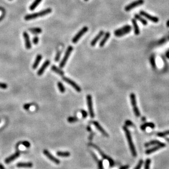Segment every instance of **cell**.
<instances>
[{"instance_id":"1","label":"cell","mask_w":169,"mask_h":169,"mask_svg":"<svg viewBox=\"0 0 169 169\" xmlns=\"http://www.w3.org/2000/svg\"><path fill=\"white\" fill-rule=\"evenodd\" d=\"M123 130H124V131L126 137H127V138L128 142L129 144V147H130V149L131 151V154H132L133 157H136L137 155V153H136V151L135 149V146H134V144L133 143L130 132L129 131V130H128V129L125 125L123 127Z\"/></svg>"},{"instance_id":"2","label":"cell","mask_w":169,"mask_h":169,"mask_svg":"<svg viewBox=\"0 0 169 169\" xmlns=\"http://www.w3.org/2000/svg\"><path fill=\"white\" fill-rule=\"evenodd\" d=\"M52 12V9L50 8H48L47 9H45L44 10H41L38 13H34V14H28L26 16H25L24 19L26 20H29L31 19H36L37 18L43 17V16L47 15L48 14H49L51 12Z\"/></svg>"},{"instance_id":"3","label":"cell","mask_w":169,"mask_h":169,"mask_svg":"<svg viewBox=\"0 0 169 169\" xmlns=\"http://www.w3.org/2000/svg\"><path fill=\"white\" fill-rule=\"evenodd\" d=\"M89 145L93 147V148H94L95 149H96V150H97V151L99 152V153L100 154V155H101L102 157L103 158V159H106L107 160H108V162H109V164L110 167L112 168V167H113V166H114V160H113L111 158L109 157V156H107V155H106L105 154H104V152H103L102 151L101 149L100 148H99V147L97 145H96V144H94V143H90L89 144Z\"/></svg>"},{"instance_id":"4","label":"cell","mask_w":169,"mask_h":169,"mask_svg":"<svg viewBox=\"0 0 169 169\" xmlns=\"http://www.w3.org/2000/svg\"><path fill=\"white\" fill-rule=\"evenodd\" d=\"M132 28L129 25H127L123 28H120L118 30H116L114 32V34L117 37H122L129 34L131 31Z\"/></svg>"},{"instance_id":"5","label":"cell","mask_w":169,"mask_h":169,"mask_svg":"<svg viewBox=\"0 0 169 169\" xmlns=\"http://www.w3.org/2000/svg\"><path fill=\"white\" fill-rule=\"evenodd\" d=\"M130 96L131 102V104H132V106H133L134 114H135V116L136 117H138L140 116L141 114H140V112H139L137 106V102H136L135 94L134 93H131Z\"/></svg>"},{"instance_id":"6","label":"cell","mask_w":169,"mask_h":169,"mask_svg":"<svg viewBox=\"0 0 169 169\" xmlns=\"http://www.w3.org/2000/svg\"><path fill=\"white\" fill-rule=\"evenodd\" d=\"M73 47L71 46V45L68 48V49H67L66 52L65 53V55H64L63 60H61L60 65H59V66H60V68H63L65 66L67 61H68V59L69 57V56H70L72 52V50H73Z\"/></svg>"},{"instance_id":"7","label":"cell","mask_w":169,"mask_h":169,"mask_svg":"<svg viewBox=\"0 0 169 169\" xmlns=\"http://www.w3.org/2000/svg\"><path fill=\"white\" fill-rule=\"evenodd\" d=\"M88 27L87 26L83 27L81 30H80L78 33L76 35L74 36V37L72 40V42H73V43H77V42L80 39V38H81V37L84 35V34L86 33L87 32H88Z\"/></svg>"},{"instance_id":"8","label":"cell","mask_w":169,"mask_h":169,"mask_svg":"<svg viewBox=\"0 0 169 169\" xmlns=\"http://www.w3.org/2000/svg\"><path fill=\"white\" fill-rule=\"evenodd\" d=\"M144 3V0H136L135 1L133 2L132 3L128 4V6L125 7V10L127 12L130 11L133 9L135 8V7H138L141 5H142Z\"/></svg>"},{"instance_id":"9","label":"cell","mask_w":169,"mask_h":169,"mask_svg":"<svg viewBox=\"0 0 169 169\" xmlns=\"http://www.w3.org/2000/svg\"><path fill=\"white\" fill-rule=\"evenodd\" d=\"M87 100L88 106V109H89V114L91 118H93L95 117L94 112L93 110V101H92V97L90 95H88L87 96Z\"/></svg>"},{"instance_id":"10","label":"cell","mask_w":169,"mask_h":169,"mask_svg":"<svg viewBox=\"0 0 169 169\" xmlns=\"http://www.w3.org/2000/svg\"><path fill=\"white\" fill-rule=\"evenodd\" d=\"M63 79L65 82H66L67 83H68V84H69V85H71V86L73 87L74 89L77 91V92L80 93V92H81V88H80V87L78 85L76 84V83H75L74 81H73L72 80H71L69 78H68L66 77H63Z\"/></svg>"},{"instance_id":"11","label":"cell","mask_w":169,"mask_h":169,"mask_svg":"<svg viewBox=\"0 0 169 169\" xmlns=\"http://www.w3.org/2000/svg\"><path fill=\"white\" fill-rule=\"evenodd\" d=\"M139 14H140V15H141L142 16H143V17H145L147 19H148L149 20L152 21V22L157 23H158V21H159V18H158V17H154V16H153L151 14H148V13L144 11L141 10V11H140V12H139Z\"/></svg>"},{"instance_id":"12","label":"cell","mask_w":169,"mask_h":169,"mask_svg":"<svg viewBox=\"0 0 169 169\" xmlns=\"http://www.w3.org/2000/svg\"><path fill=\"white\" fill-rule=\"evenodd\" d=\"M43 154L46 156L48 159L52 161V162L56 164H59L60 163V161L57 158H55V157H54L53 155L50 153L48 151L47 149H44L43 151Z\"/></svg>"},{"instance_id":"13","label":"cell","mask_w":169,"mask_h":169,"mask_svg":"<svg viewBox=\"0 0 169 169\" xmlns=\"http://www.w3.org/2000/svg\"><path fill=\"white\" fill-rule=\"evenodd\" d=\"M165 146H166V144L165 143H164L163 142H161L160 144H157L156 146L154 147L153 148L147 149V151H146V154H151V153H153L156 151H158V150H159L160 148H163V147H164Z\"/></svg>"},{"instance_id":"14","label":"cell","mask_w":169,"mask_h":169,"mask_svg":"<svg viewBox=\"0 0 169 169\" xmlns=\"http://www.w3.org/2000/svg\"><path fill=\"white\" fill-rule=\"evenodd\" d=\"M93 124H94V125L95 126V127L96 128V129L100 131V132L102 134V135L106 137H108L109 135L107 133L106 131L103 129V128L101 127V125L99 124V123L97 122V121H93Z\"/></svg>"},{"instance_id":"15","label":"cell","mask_w":169,"mask_h":169,"mask_svg":"<svg viewBox=\"0 0 169 169\" xmlns=\"http://www.w3.org/2000/svg\"><path fill=\"white\" fill-rule=\"evenodd\" d=\"M23 37H24V40H25V46H26V49H30L31 48V43L30 39V37H29V34L26 33V32H24Z\"/></svg>"},{"instance_id":"16","label":"cell","mask_w":169,"mask_h":169,"mask_svg":"<svg viewBox=\"0 0 169 169\" xmlns=\"http://www.w3.org/2000/svg\"><path fill=\"white\" fill-rule=\"evenodd\" d=\"M50 64V61L47 60L43 64L42 66L41 67V68L39 69V70L37 72V74L38 76H41L43 74L44 72L45 71V69H46L47 67Z\"/></svg>"},{"instance_id":"17","label":"cell","mask_w":169,"mask_h":169,"mask_svg":"<svg viewBox=\"0 0 169 169\" xmlns=\"http://www.w3.org/2000/svg\"><path fill=\"white\" fill-rule=\"evenodd\" d=\"M20 152L19 151L16 152L14 154L10 155L8 158H7L6 160H5V163L9 164L10 163L12 162L13 161H14L15 159H17L20 156Z\"/></svg>"},{"instance_id":"18","label":"cell","mask_w":169,"mask_h":169,"mask_svg":"<svg viewBox=\"0 0 169 169\" xmlns=\"http://www.w3.org/2000/svg\"><path fill=\"white\" fill-rule=\"evenodd\" d=\"M103 34H104L103 31H101L99 32L98 35L92 40V42H91V45H92V46H94V45H95L97 43V42L99 41V40L101 38Z\"/></svg>"},{"instance_id":"19","label":"cell","mask_w":169,"mask_h":169,"mask_svg":"<svg viewBox=\"0 0 169 169\" xmlns=\"http://www.w3.org/2000/svg\"><path fill=\"white\" fill-rule=\"evenodd\" d=\"M110 36H111V34H110V33H109V32H107V33H106L105 34H104V36L103 37V38L102 39L101 42H100V43H99V46H100V47H103L106 43L107 40L109 39Z\"/></svg>"},{"instance_id":"20","label":"cell","mask_w":169,"mask_h":169,"mask_svg":"<svg viewBox=\"0 0 169 169\" xmlns=\"http://www.w3.org/2000/svg\"><path fill=\"white\" fill-rule=\"evenodd\" d=\"M18 168H31L33 166V164L31 162L28 163H18L17 164Z\"/></svg>"},{"instance_id":"21","label":"cell","mask_w":169,"mask_h":169,"mask_svg":"<svg viewBox=\"0 0 169 169\" xmlns=\"http://www.w3.org/2000/svg\"><path fill=\"white\" fill-rule=\"evenodd\" d=\"M132 23H133V25L134 26V33L136 34V35H138L139 34V33H140V31H139V28L138 26V24L136 22V20L135 19H132Z\"/></svg>"},{"instance_id":"22","label":"cell","mask_w":169,"mask_h":169,"mask_svg":"<svg viewBox=\"0 0 169 169\" xmlns=\"http://www.w3.org/2000/svg\"><path fill=\"white\" fill-rule=\"evenodd\" d=\"M42 56L41 54H38L36 56V58L35 59V61H34V62L33 64V69H36L37 66H38L39 64L41 62V60H42Z\"/></svg>"},{"instance_id":"23","label":"cell","mask_w":169,"mask_h":169,"mask_svg":"<svg viewBox=\"0 0 169 169\" xmlns=\"http://www.w3.org/2000/svg\"><path fill=\"white\" fill-rule=\"evenodd\" d=\"M135 18L136 19V20H137L138 21H140V22L143 24V25H147V24H148V23H147V21H146V19H144L143 18H142L141 17V15H139V14H135Z\"/></svg>"},{"instance_id":"24","label":"cell","mask_w":169,"mask_h":169,"mask_svg":"<svg viewBox=\"0 0 169 169\" xmlns=\"http://www.w3.org/2000/svg\"><path fill=\"white\" fill-rule=\"evenodd\" d=\"M52 68V71H53L54 72H55V73H58V74L60 75V76H63L64 75V72L62 70H61V69H60V68H59L58 67H56L55 65H53L52 66V68Z\"/></svg>"},{"instance_id":"25","label":"cell","mask_w":169,"mask_h":169,"mask_svg":"<svg viewBox=\"0 0 169 169\" xmlns=\"http://www.w3.org/2000/svg\"><path fill=\"white\" fill-rule=\"evenodd\" d=\"M41 1L42 0H34V1L31 4L30 7H29V9L31 10H34V9H35L38 6L40 3H41Z\"/></svg>"},{"instance_id":"26","label":"cell","mask_w":169,"mask_h":169,"mask_svg":"<svg viewBox=\"0 0 169 169\" xmlns=\"http://www.w3.org/2000/svg\"><path fill=\"white\" fill-rule=\"evenodd\" d=\"M56 155H58L59 157H68L70 156V153L69 152H60V151H58L56 152Z\"/></svg>"},{"instance_id":"27","label":"cell","mask_w":169,"mask_h":169,"mask_svg":"<svg viewBox=\"0 0 169 169\" xmlns=\"http://www.w3.org/2000/svg\"><path fill=\"white\" fill-rule=\"evenodd\" d=\"M147 127H149L151 128H154L155 127V125L154 124V123H146L141 125V129L142 130H144Z\"/></svg>"},{"instance_id":"28","label":"cell","mask_w":169,"mask_h":169,"mask_svg":"<svg viewBox=\"0 0 169 169\" xmlns=\"http://www.w3.org/2000/svg\"><path fill=\"white\" fill-rule=\"evenodd\" d=\"M29 31H30L31 33L34 34H38L41 33L42 32V29L39 28H34L29 29Z\"/></svg>"},{"instance_id":"29","label":"cell","mask_w":169,"mask_h":169,"mask_svg":"<svg viewBox=\"0 0 169 169\" xmlns=\"http://www.w3.org/2000/svg\"><path fill=\"white\" fill-rule=\"evenodd\" d=\"M161 142L159 141H157V140H153V141H151L149 142H147L144 144V146L145 147H149L150 146H152V145H157V144H160Z\"/></svg>"},{"instance_id":"30","label":"cell","mask_w":169,"mask_h":169,"mask_svg":"<svg viewBox=\"0 0 169 169\" xmlns=\"http://www.w3.org/2000/svg\"><path fill=\"white\" fill-rule=\"evenodd\" d=\"M58 87L59 88V90L60 91V92H61V93H64L65 92V88L61 82H59L58 83Z\"/></svg>"},{"instance_id":"31","label":"cell","mask_w":169,"mask_h":169,"mask_svg":"<svg viewBox=\"0 0 169 169\" xmlns=\"http://www.w3.org/2000/svg\"><path fill=\"white\" fill-rule=\"evenodd\" d=\"M169 135V130H166L165 131H163V132H160L157 134V136L160 137H164L166 136Z\"/></svg>"},{"instance_id":"32","label":"cell","mask_w":169,"mask_h":169,"mask_svg":"<svg viewBox=\"0 0 169 169\" xmlns=\"http://www.w3.org/2000/svg\"><path fill=\"white\" fill-rule=\"evenodd\" d=\"M22 144V145L24 146L25 147H26V148H30V146H31L30 143L29 142L27 141H24L20 142H19V143L18 144L17 147H18L19 145V144Z\"/></svg>"},{"instance_id":"33","label":"cell","mask_w":169,"mask_h":169,"mask_svg":"<svg viewBox=\"0 0 169 169\" xmlns=\"http://www.w3.org/2000/svg\"><path fill=\"white\" fill-rule=\"evenodd\" d=\"M78 120V118L76 117H69L68 118V122L69 123H73Z\"/></svg>"},{"instance_id":"34","label":"cell","mask_w":169,"mask_h":169,"mask_svg":"<svg viewBox=\"0 0 169 169\" xmlns=\"http://www.w3.org/2000/svg\"><path fill=\"white\" fill-rule=\"evenodd\" d=\"M150 62H151L152 66L154 68H155L156 67V65H155V58L154 55H152L151 58H150Z\"/></svg>"},{"instance_id":"35","label":"cell","mask_w":169,"mask_h":169,"mask_svg":"<svg viewBox=\"0 0 169 169\" xmlns=\"http://www.w3.org/2000/svg\"><path fill=\"white\" fill-rule=\"evenodd\" d=\"M151 159H147L145 163V166H144V169H149L150 164H151Z\"/></svg>"},{"instance_id":"36","label":"cell","mask_w":169,"mask_h":169,"mask_svg":"<svg viewBox=\"0 0 169 169\" xmlns=\"http://www.w3.org/2000/svg\"><path fill=\"white\" fill-rule=\"evenodd\" d=\"M143 160H140L139 161V162L137 164V165L136 167L134 168V169H141L142 166V165H143Z\"/></svg>"},{"instance_id":"37","label":"cell","mask_w":169,"mask_h":169,"mask_svg":"<svg viewBox=\"0 0 169 169\" xmlns=\"http://www.w3.org/2000/svg\"><path fill=\"white\" fill-rule=\"evenodd\" d=\"M125 126L126 127H135L134 124H133V123L130 120H127L125 121Z\"/></svg>"},{"instance_id":"38","label":"cell","mask_w":169,"mask_h":169,"mask_svg":"<svg viewBox=\"0 0 169 169\" xmlns=\"http://www.w3.org/2000/svg\"><path fill=\"white\" fill-rule=\"evenodd\" d=\"M98 168L99 169H104L103 165V162L102 160H98Z\"/></svg>"},{"instance_id":"39","label":"cell","mask_w":169,"mask_h":169,"mask_svg":"<svg viewBox=\"0 0 169 169\" xmlns=\"http://www.w3.org/2000/svg\"><path fill=\"white\" fill-rule=\"evenodd\" d=\"M33 105V103H26L24 104V105L23 106V108L24 109L28 110L29 108H30V107H31Z\"/></svg>"},{"instance_id":"40","label":"cell","mask_w":169,"mask_h":169,"mask_svg":"<svg viewBox=\"0 0 169 169\" xmlns=\"http://www.w3.org/2000/svg\"><path fill=\"white\" fill-rule=\"evenodd\" d=\"M33 42L34 44H37L39 42V38L37 36L34 37L33 39Z\"/></svg>"},{"instance_id":"41","label":"cell","mask_w":169,"mask_h":169,"mask_svg":"<svg viewBox=\"0 0 169 169\" xmlns=\"http://www.w3.org/2000/svg\"><path fill=\"white\" fill-rule=\"evenodd\" d=\"M7 87H8V85L7 84H6V83L0 82V88H1V89H7Z\"/></svg>"},{"instance_id":"42","label":"cell","mask_w":169,"mask_h":169,"mask_svg":"<svg viewBox=\"0 0 169 169\" xmlns=\"http://www.w3.org/2000/svg\"><path fill=\"white\" fill-rule=\"evenodd\" d=\"M80 112H81V114L82 115V117L84 118H85L87 116H88V113L85 111V110H81L80 111Z\"/></svg>"},{"instance_id":"43","label":"cell","mask_w":169,"mask_h":169,"mask_svg":"<svg viewBox=\"0 0 169 169\" xmlns=\"http://www.w3.org/2000/svg\"><path fill=\"white\" fill-rule=\"evenodd\" d=\"M169 41V36L166 37V38H163V39L161 40V41L159 42V44H163V43H164L165 42H167Z\"/></svg>"},{"instance_id":"44","label":"cell","mask_w":169,"mask_h":169,"mask_svg":"<svg viewBox=\"0 0 169 169\" xmlns=\"http://www.w3.org/2000/svg\"><path fill=\"white\" fill-rule=\"evenodd\" d=\"M60 55H61V53L58 52V53L56 54V57L55 58V62H58V61L59 60V59L60 57Z\"/></svg>"},{"instance_id":"45","label":"cell","mask_w":169,"mask_h":169,"mask_svg":"<svg viewBox=\"0 0 169 169\" xmlns=\"http://www.w3.org/2000/svg\"><path fill=\"white\" fill-rule=\"evenodd\" d=\"M90 153H91V154L92 155V156H93V157L94 159V160L96 161V162H98V160H99V159H98V157H96V155H95V153H93V152H92V151L90 152Z\"/></svg>"},{"instance_id":"46","label":"cell","mask_w":169,"mask_h":169,"mask_svg":"<svg viewBox=\"0 0 169 169\" xmlns=\"http://www.w3.org/2000/svg\"><path fill=\"white\" fill-rule=\"evenodd\" d=\"M129 168V165H125V166H122V167L120 168L119 169H128Z\"/></svg>"},{"instance_id":"47","label":"cell","mask_w":169,"mask_h":169,"mask_svg":"<svg viewBox=\"0 0 169 169\" xmlns=\"http://www.w3.org/2000/svg\"><path fill=\"white\" fill-rule=\"evenodd\" d=\"M0 169H6L4 167V166L2 164H0Z\"/></svg>"},{"instance_id":"48","label":"cell","mask_w":169,"mask_h":169,"mask_svg":"<svg viewBox=\"0 0 169 169\" xmlns=\"http://www.w3.org/2000/svg\"><path fill=\"white\" fill-rule=\"evenodd\" d=\"M87 130L89 131H92V128H91V127H90L89 126H88V127L87 128Z\"/></svg>"},{"instance_id":"49","label":"cell","mask_w":169,"mask_h":169,"mask_svg":"<svg viewBox=\"0 0 169 169\" xmlns=\"http://www.w3.org/2000/svg\"><path fill=\"white\" fill-rule=\"evenodd\" d=\"M166 25H167L168 28H169V20H168V21H167V23H166Z\"/></svg>"},{"instance_id":"50","label":"cell","mask_w":169,"mask_h":169,"mask_svg":"<svg viewBox=\"0 0 169 169\" xmlns=\"http://www.w3.org/2000/svg\"><path fill=\"white\" fill-rule=\"evenodd\" d=\"M165 139H166V141L168 142H169V138H168V137H166V138H165Z\"/></svg>"},{"instance_id":"51","label":"cell","mask_w":169,"mask_h":169,"mask_svg":"<svg viewBox=\"0 0 169 169\" xmlns=\"http://www.w3.org/2000/svg\"><path fill=\"white\" fill-rule=\"evenodd\" d=\"M166 56L169 59V52H168L167 53H166Z\"/></svg>"},{"instance_id":"52","label":"cell","mask_w":169,"mask_h":169,"mask_svg":"<svg viewBox=\"0 0 169 169\" xmlns=\"http://www.w3.org/2000/svg\"><path fill=\"white\" fill-rule=\"evenodd\" d=\"M84 1H88V0H84Z\"/></svg>"},{"instance_id":"53","label":"cell","mask_w":169,"mask_h":169,"mask_svg":"<svg viewBox=\"0 0 169 169\" xmlns=\"http://www.w3.org/2000/svg\"><path fill=\"white\" fill-rule=\"evenodd\" d=\"M0 122H1V119H0Z\"/></svg>"},{"instance_id":"54","label":"cell","mask_w":169,"mask_h":169,"mask_svg":"<svg viewBox=\"0 0 169 169\" xmlns=\"http://www.w3.org/2000/svg\"><path fill=\"white\" fill-rule=\"evenodd\" d=\"M9 1H12V0H9Z\"/></svg>"}]
</instances>
